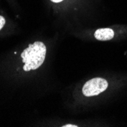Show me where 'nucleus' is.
<instances>
[{
    "instance_id": "1",
    "label": "nucleus",
    "mask_w": 127,
    "mask_h": 127,
    "mask_svg": "<svg viewBox=\"0 0 127 127\" xmlns=\"http://www.w3.org/2000/svg\"><path fill=\"white\" fill-rule=\"evenodd\" d=\"M47 47L41 41H36L30 44L28 47L21 53V58L25 63L24 70L26 72L35 70L44 62Z\"/></svg>"
},
{
    "instance_id": "2",
    "label": "nucleus",
    "mask_w": 127,
    "mask_h": 127,
    "mask_svg": "<svg viewBox=\"0 0 127 127\" xmlns=\"http://www.w3.org/2000/svg\"><path fill=\"white\" fill-rule=\"evenodd\" d=\"M108 87V82L103 78H94L84 85L82 93L86 97H92L100 95Z\"/></svg>"
},
{
    "instance_id": "3",
    "label": "nucleus",
    "mask_w": 127,
    "mask_h": 127,
    "mask_svg": "<svg viewBox=\"0 0 127 127\" xmlns=\"http://www.w3.org/2000/svg\"><path fill=\"white\" fill-rule=\"evenodd\" d=\"M114 37V31L110 28H100L95 33V37L97 40L106 41L113 39Z\"/></svg>"
},
{
    "instance_id": "4",
    "label": "nucleus",
    "mask_w": 127,
    "mask_h": 127,
    "mask_svg": "<svg viewBox=\"0 0 127 127\" xmlns=\"http://www.w3.org/2000/svg\"><path fill=\"white\" fill-rule=\"evenodd\" d=\"M5 25V19L4 18L3 16L0 15V30L4 27Z\"/></svg>"
},
{
    "instance_id": "5",
    "label": "nucleus",
    "mask_w": 127,
    "mask_h": 127,
    "mask_svg": "<svg viewBox=\"0 0 127 127\" xmlns=\"http://www.w3.org/2000/svg\"><path fill=\"white\" fill-rule=\"evenodd\" d=\"M78 126L75 125H72V124H68V125H65L63 126V127H77Z\"/></svg>"
},
{
    "instance_id": "6",
    "label": "nucleus",
    "mask_w": 127,
    "mask_h": 127,
    "mask_svg": "<svg viewBox=\"0 0 127 127\" xmlns=\"http://www.w3.org/2000/svg\"><path fill=\"white\" fill-rule=\"evenodd\" d=\"M50 1H52L53 2H56V3H57V2H60L63 1V0H50Z\"/></svg>"
}]
</instances>
